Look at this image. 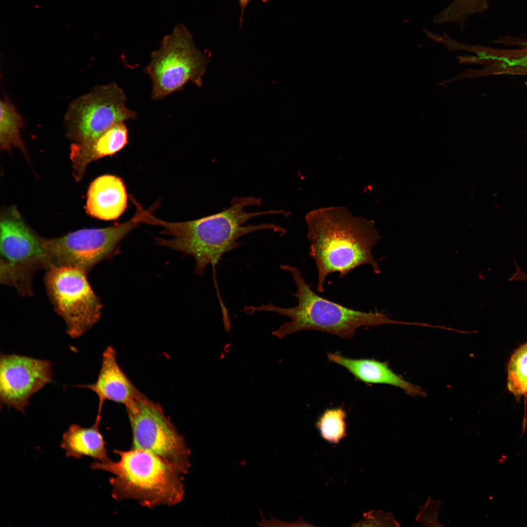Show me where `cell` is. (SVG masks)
<instances>
[{
	"label": "cell",
	"instance_id": "4fadbf2b",
	"mask_svg": "<svg viewBox=\"0 0 527 527\" xmlns=\"http://www.w3.org/2000/svg\"><path fill=\"white\" fill-rule=\"evenodd\" d=\"M128 195L122 180L105 174L94 180L87 194L85 206L91 216L105 221L118 219L127 206Z\"/></svg>",
	"mask_w": 527,
	"mask_h": 527
},
{
	"label": "cell",
	"instance_id": "9a60e30c",
	"mask_svg": "<svg viewBox=\"0 0 527 527\" xmlns=\"http://www.w3.org/2000/svg\"><path fill=\"white\" fill-rule=\"evenodd\" d=\"M329 361L345 368L356 379L366 384H386L400 387L410 395H422L421 389L395 373L386 363L370 359H353L340 353L327 355Z\"/></svg>",
	"mask_w": 527,
	"mask_h": 527
},
{
	"label": "cell",
	"instance_id": "ba28073f",
	"mask_svg": "<svg viewBox=\"0 0 527 527\" xmlns=\"http://www.w3.org/2000/svg\"><path fill=\"white\" fill-rule=\"evenodd\" d=\"M47 270L44 284L55 310L64 320L67 334L80 337L99 320L101 303L82 269L53 265Z\"/></svg>",
	"mask_w": 527,
	"mask_h": 527
},
{
	"label": "cell",
	"instance_id": "9c48e42d",
	"mask_svg": "<svg viewBox=\"0 0 527 527\" xmlns=\"http://www.w3.org/2000/svg\"><path fill=\"white\" fill-rule=\"evenodd\" d=\"M123 90L116 83L97 86L70 104L64 118L73 143H86L112 126L136 118L125 105Z\"/></svg>",
	"mask_w": 527,
	"mask_h": 527
},
{
	"label": "cell",
	"instance_id": "8fae6325",
	"mask_svg": "<svg viewBox=\"0 0 527 527\" xmlns=\"http://www.w3.org/2000/svg\"><path fill=\"white\" fill-rule=\"evenodd\" d=\"M53 363L15 354L0 356V406L25 414L31 397L50 383Z\"/></svg>",
	"mask_w": 527,
	"mask_h": 527
},
{
	"label": "cell",
	"instance_id": "3957f363",
	"mask_svg": "<svg viewBox=\"0 0 527 527\" xmlns=\"http://www.w3.org/2000/svg\"><path fill=\"white\" fill-rule=\"evenodd\" d=\"M281 269L292 275L296 286L292 295L298 300L293 307H283L271 303L260 306H245L243 311L271 312L288 318L272 334L279 338L304 330H317L330 333L342 338H352L361 326L376 327L385 324H407L408 322L390 319L382 312H364L353 309L323 298L310 288L299 269L281 264Z\"/></svg>",
	"mask_w": 527,
	"mask_h": 527
},
{
	"label": "cell",
	"instance_id": "7c38bea8",
	"mask_svg": "<svg viewBox=\"0 0 527 527\" xmlns=\"http://www.w3.org/2000/svg\"><path fill=\"white\" fill-rule=\"evenodd\" d=\"M101 363L95 383L77 386L90 389L97 395L99 406L96 419L99 420L105 401L122 404L125 407L141 394L121 368L116 351L111 346L103 351Z\"/></svg>",
	"mask_w": 527,
	"mask_h": 527
},
{
	"label": "cell",
	"instance_id": "2e32d148",
	"mask_svg": "<svg viewBox=\"0 0 527 527\" xmlns=\"http://www.w3.org/2000/svg\"><path fill=\"white\" fill-rule=\"evenodd\" d=\"M99 420H95L90 427L72 424L65 432L61 446L67 457L80 458L83 456L91 457L99 462L110 460L106 448V443L99 429Z\"/></svg>",
	"mask_w": 527,
	"mask_h": 527
},
{
	"label": "cell",
	"instance_id": "44dd1931",
	"mask_svg": "<svg viewBox=\"0 0 527 527\" xmlns=\"http://www.w3.org/2000/svg\"><path fill=\"white\" fill-rule=\"evenodd\" d=\"M364 523L374 524L373 526L384 527H399V523L395 519L393 514L384 513L382 511H375L366 514V520L362 521Z\"/></svg>",
	"mask_w": 527,
	"mask_h": 527
},
{
	"label": "cell",
	"instance_id": "6da1fadb",
	"mask_svg": "<svg viewBox=\"0 0 527 527\" xmlns=\"http://www.w3.org/2000/svg\"><path fill=\"white\" fill-rule=\"evenodd\" d=\"M262 205L261 199L254 196L234 197L227 209L198 219L180 222L166 221L155 216L153 206L148 209L139 208L138 217L142 223L161 226V233L171 237L166 239L156 237V243L191 255L195 262V272L202 275L206 266L216 265L226 253L237 248L238 239L248 233L264 229L273 230L283 236L285 230L273 223L244 225L256 216L288 213L283 210L247 212V206Z\"/></svg>",
	"mask_w": 527,
	"mask_h": 527
},
{
	"label": "cell",
	"instance_id": "7a4b0ae2",
	"mask_svg": "<svg viewBox=\"0 0 527 527\" xmlns=\"http://www.w3.org/2000/svg\"><path fill=\"white\" fill-rule=\"evenodd\" d=\"M308 255L318 271L317 291L324 290L327 275L338 273L344 277L358 266L370 265L381 273L372 248L382 239L372 220L355 217L345 207L331 206L312 210L305 217Z\"/></svg>",
	"mask_w": 527,
	"mask_h": 527
},
{
	"label": "cell",
	"instance_id": "603a6c76",
	"mask_svg": "<svg viewBox=\"0 0 527 527\" xmlns=\"http://www.w3.org/2000/svg\"><path fill=\"white\" fill-rule=\"evenodd\" d=\"M516 271L509 279V281H524L527 282V273L524 272L518 266L517 264H515Z\"/></svg>",
	"mask_w": 527,
	"mask_h": 527
},
{
	"label": "cell",
	"instance_id": "30bf717a",
	"mask_svg": "<svg viewBox=\"0 0 527 527\" xmlns=\"http://www.w3.org/2000/svg\"><path fill=\"white\" fill-rule=\"evenodd\" d=\"M141 223L133 217L105 228H85L53 238L41 237L51 266L79 267L87 273L101 261L117 253L122 240Z\"/></svg>",
	"mask_w": 527,
	"mask_h": 527
},
{
	"label": "cell",
	"instance_id": "5bb4252c",
	"mask_svg": "<svg viewBox=\"0 0 527 527\" xmlns=\"http://www.w3.org/2000/svg\"><path fill=\"white\" fill-rule=\"evenodd\" d=\"M128 142V129L124 122L107 130L91 141L83 143H73L70 158L75 178H82L87 166L92 162L111 156L122 149Z\"/></svg>",
	"mask_w": 527,
	"mask_h": 527
},
{
	"label": "cell",
	"instance_id": "d6986e66",
	"mask_svg": "<svg viewBox=\"0 0 527 527\" xmlns=\"http://www.w3.org/2000/svg\"><path fill=\"white\" fill-rule=\"evenodd\" d=\"M346 413L341 407L326 410L317 425L322 436L331 443H337L346 435Z\"/></svg>",
	"mask_w": 527,
	"mask_h": 527
},
{
	"label": "cell",
	"instance_id": "ac0fdd59",
	"mask_svg": "<svg viewBox=\"0 0 527 527\" xmlns=\"http://www.w3.org/2000/svg\"><path fill=\"white\" fill-rule=\"evenodd\" d=\"M507 388L516 397L527 395V343L514 352L507 367Z\"/></svg>",
	"mask_w": 527,
	"mask_h": 527
},
{
	"label": "cell",
	"instance_id": "ffe728a7",
	"mask_svg": "<svg viewBox=\"0 0 527 527\" xmlns=\"http://www.w3.org/2000/svg\"><path fill=\"white\" fill-rule=\"evenodd\" d=\"M441 505L440 500H433L428 496L426 503L419 507V511L416 517V521L424 527H442L438 514Z\"/></svg>",
	"mask_w": 527,
	"mask_h": 527
},
{
	"label": "cell",
	"instance_id": "e0dca14e",
	"mask_svg": "<svg viewBox=\"0 0 527 527\" xmlns=\"http://www.w3.org/2000/svg\"><path fill=\"white\" fill-rule=\"evenodd\" d=\"M0 145L1 149L9 150L17 147L25 153V147L20 136L24 125L22 117L15 106L4 98L0 101Z\"/></svg>",
	"mask_w": 527,
	"mask_h": 527
},
{
	"label": "cell",
	"instance_id": "7402d4cb",
	"mask_svg": "<svg viewBox=\"0 0 527 527\" xmlns=\"http://www.w3.org/2000/svg\"><path fill=\"white\" fill-rule=\"evenodd\" d=\"M260 509L261 516V520L257 522V525L259 527H296L308 526L307 523L303 519H300L298 521L293 523L286 522L281 520L276 519L271 516L270 519L265 518L264 514Z\"/></svg>",
	"mask_w": 527,
	"mask_h": 527
},
{
	"label": "cell",
	"instance_id": "5b68a950",
	"mask_svg": "<svg viewBox=\"0 0 527 527\" xmlns=\"http://www.w3.org/2000/svg\"><path fill=\"white\" fill-rule=\"evenodd\" d=\"M0 228V282L30 296L34 274L51 267L41 237L27 226L15 207L1 215Z\"/></svg>",
	"mask_w": 527,
	"mask_h": 527
},
{
	"label": "cell",
	"instance_id": "d4e9b609",
	"mask_svg": "<svg viewBox=\"0 0 527 527\" xmlns=\"http://www.w3.org/2000/svg\"><path fill=\"white\" fill-rule=\"evenodd\" d=\"M468 3L477 6L483 7L488 4L489 0H466Z\"/></svg>",
	"mask_w": 527,
	"mask_h": 527
},
{
	"label": "cell",
	"instance_id": "52a82bcc",
	"mask_svg": "<svg viewBox=\"0 0 527 527\" xmlns=\"http://www.w3.org/2000/svg\"><path fill=\"white\" fill-rule=\"evenodd\" d=\"M125 408L132 431L131 448L149 452L186 474L191 466L190 450L160 405L141 393Z\"/></svg>",
	"mask_w": 527,
	"mask_h": 527
},
{
	"label": "cell",
	"instance_id": "cb8c5ba5",
	"mask_svg": "<svg viewBox=\"0 0 527 527\" xmlns=\"http://www.w3.org/2000/svg\"><path fill=\"white\" fill-rule=\"evenodd\" d=\"M250 0H238V2L239 3V4H240V7H241V16H240V22H239V24H240L239 27H240V28H241L243 23V14H244L245 8L246 7L247 4H248ZM261 0L262 2H264V3H266V2H268L269 1V0Z\"/></svg>",
	"mask_w": 527,
	"mask_h": 527
},
{
	"label": "cell",
	"instance_id": "8992f818",
	"mask_svg": "<svg viewBox=\"0 0 527 527\" xmlns=\"http://www.w3.org/2000/svg\"><path fill=\"white\" fill-rule=\"evenodd\" d=\"M208 63L189 31L182 25L177 26L152 53L144 69L152 81V98H164L182 89L189 81L201 86Z\"/></svg>",
	"mask_w": 527,
	"mask_h": 527
},
{
	"label": "cell",
	"instance_id": "277c9868",
	"mask_svg": "<svg viewBox=\"0 0 527 527\" xmlns=\"http://www.w3.org/2000/svg\"><path fill=\"white\" fill-rule=\"evenodd\" d=\"M119 459L95 462L92 469L112 474V496L116 501L134 500L148 508L173 506L185 494L183 475L173 466L145 450L115 449Z\"/></svg>",
	"mask_w": 527,
	"mask_h": 527
}]
</instances>
